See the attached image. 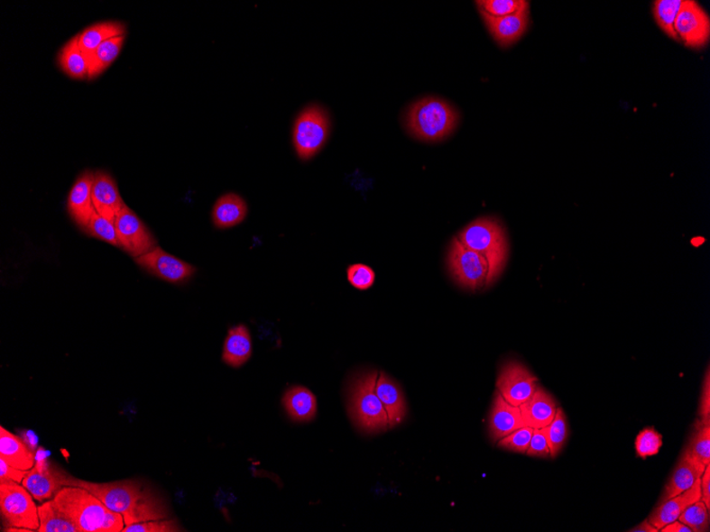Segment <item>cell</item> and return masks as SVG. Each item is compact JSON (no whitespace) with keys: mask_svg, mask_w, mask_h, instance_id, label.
I'll use <instances>...</instances> for the list:
<instances>
[{"mask_svg":"<svg viewBox=\"0 0 710 532\" xmlns=\"http://www.w3.org/2000/svg\"><path fill=\"white\" fill-rule=\"evenodd\" d=\"M53 500L79 532H122L124 527L122 514L110 510L86 489L63 487Z\"/></svg>","mask_w":710,"mask_h":532,"instance_id":"obj_1","label":"cell"},{"mask_svg":"<svg viewBox=\"0 0 710 532\" xmlns=\"http://www.w3.org/2000/svg\"><path fill=\"white\" fill-rule=\"evenodd\" d=\"M456 237L465 246L487 260L488 289L503 274L509 259L510 243L503 225L494 217H480L465 226Z\"/></svg>","mask_w":710,"mask_h":532,"instance_id":"obj_2","label":"cell"},{"mask_svg":"<svg viewBox=\"0 0 710 532\" xmlns=\"http://www.w3.org/2000/svg\"><path fill=\"white\" fill-rule=\"evenodd\" d=\"M459 123L456 107L438 97H426L410 106L405 127L415 139L437 142L455 133Z\"/></svg>","mask_w":710,"mask_h":532,"instance_id":"obj_3","label":"cell"},{"mask_svg":"<svg viewBox=\"0 0 710 532\" xmlns=\"http://www.w3.org/2000/svg\"><path fill=\"white\" fill-rule=\"evenodd\" d=\"M63 487H79L88 490L110 510L121 513L124 519V526L134 524L142 507L151 498L152 493L143 488V483L135 480L97 483L78 480L65 473L62 481Z\"/></svg>","mask_w":710,"mask_h":532,"instance_id":"obj_4","label":"cell"},{"mask_svg":"<svg viewBox=\"0 0 710 532\" xmlns=\"http://www.w3.org/2000/svg\"><path fill=\"white\" fill-rule=\"evenodd\" d=\"M379 371L369 370L352 379L349 387V414L355 426L366 434H379L390 429L389 417L375 393Z\"/></svg>","mask_w":710,"mask_h":532,"instance_id":"obj_5","label":"cell"},{"mask_svg":"<svg viewBox=\"0 0 710 532\" xmlns=\"http://www.w3.org/2000/svg\"><path fill=\"white\" fill-rule=\"evenodd\" d=\"M330 117L324 107L311 105L297 116L292 128V145L297 157L309 161L326 145L330 135Z\"/></svg>","mask_w":710,"mask_h":532,"instance_id":"obj_6","label":"cell"},{"mask_svg":"<svg viewBox=\"0 0 710 532\" xmlns=\"http://www.w3.org/2000/svg\"><path fill=\"white\" fill-rule=\"evenodd\" d=\"M447 271L463 289L479 291L487 289L489 265L484 256L465 246L453 237L447 251Z\"/></svg>","mask_w":710,"mask_h":532,"instance_id":"obj_7","label":"cell"},{"mask_svg":"<svg viewBox=\"0 0 710 532\" xmlns=\"http://www.w3.org/2000/svg\"><path fill=\"white\" fill-rule=\"evenodd\" d=\"M28 490L14 481L0 482V512L3 521L10 529L39 530L41 523L39 507Z\"/></svg>","mask_w":710,"mask_h":532,"instance_id":"obj_8","label":"cell"},{"mask_svg":"<svg viewBox=\"0 0 710 532\" xmlns=\"http://www.w3.org/2000/svg\"><path fill=\"white\" fill-rule=\"evenodd\" d=\"M115 224L119 246L134 259L158 247L157 239L152 233L127 206L117 214Z\"/></svg>","mask_w":710,"mask_h":532,"instance_id":"obj_9","label":"cell"},{"mask_svg":"<svg viewBox=\"0 0 710 532\" xmlns=\"http://www.w3.org/2000/svg\"><path fill=\"white\" fill-rule=\"evenodd\" d=\"M539 379L523 363L511 361L499 371L497 390L506 402L519 406L533 396Z\"/></svg>","mask_w":710,"mask_h":532,"instance_id":"obj_10","label":"cell"},{"mask_svg":"<svg viewBox=\"0 0 710 532\" xmlns=\"http://www.w3.org/2000/svg\"><path fill=\"white\" fill-rule=\"evenodd\" d=\"M674 29L686 46L701 50L710 40V17L696 0H684Z\"/></svg>","mask_w":710,"mask_h":532,"instance_id":"obj_11","label":"cell"},{"mask_svg":"<svg viewBox=\"0 0 710 532\" xmlns=\"http://www.w3.org/2000/svg\"><path fill=\"white\" fill-rule=\"evenodd\" d=\"M137 265L144 269L152 276L165 280L167 283L182 285L188 283L196 273V267L178 257L165 252L162 248H154L151 252L137 257Z\"/></svg>","mask_w":710,"mask_h":532,"instance_id":"obj_12","label":"cell"},{"mask_svg":"<svg viewBox=\"0 0 710 532\" xmlns=\"http://www.w3.org/2000/svg\"><path fill=\"white\" fill-rule=\"evenodd\" d=\"M483 21L496 43L503 48L517 43L530 25V8L517 12L515 14L496 17L480 11Z\"/></svg>","mask_w":710,"mask_h":532,"instance_id":"obj_13","label":"cell"},{"mask_svg":"<svg viewBox=\"0 0 710 532\" xmlns=\"http://www.w3.org/2000/svg\"><path fill=\"white\" fill-rule=\"evenodd\" d=\"M95 172L86 170L81 173L71 188L68 199V211L70 217L83 230L97 215L93 205V183Z\"/></svg>","mask_w":710,"mask_h":532,"instance_id":"obj_14","label":"cell"},{"mask_svg":"<svg viewBox=\"0 0 710 532\" xmlns=\"http://www.w3.org/2000/svg\"><path fill=\"white\" fill-rule=\"evenodd\" d=\"M65 472L50 463H38L27 472L22 485L25 487L38 501L50 500L55 498L60 489L63 488L62 481Z\"/></svg>","mask_w":710,"mask_h":532,"instance_id":"obj_15","label":"cell"},{"mask_svg":"<svg viewBox=\"0 0 710 532\" xmlns=\"http://www.w3.org/2000/svg\"><path fill=\"white\" fill-rule=\"evenodd\" d=\"M93 205L100 216L115 223L117 214L124 207L115 179L104 170L95 172L93 183Z\"/></svg>","mask_w":710,"mask_h":532,"instance_id":"obj_16","label":"cell"},{"mask_svg":"<svg viewBox=\"0 0 710 532\" xmlns=\"http://www.w3.org/2000/svg\"><path fill=\"white\" fill-rule=\"evenodd\" d=\"M524 426L521 408L506 402L497 391L488 418V433L493 442H498Z\"/></svg>","mask_w":710,"mask_h":532,"instance_id":"obj_17","label":"cell"},{"mask_svg":"<svg viewBox=\"0 0 710 532\" xmlns=\"http://www.w3.org/2000/svg\"><path fill=\"white\" fill-rule=\"evenodd\" d=\"M706 466L692 456L688 448L686 447L681 458L678 460L676 470H674L669 482L665 487L664 493L661 494L659 504L674 498V496L687 491L700 480Z\"/></svg>","mask_w":710,"mask_h":532,"instance_id":"obj_18","label":"cell"},{"mask_svg":"<svg viewBox=\"0 0 710 532\" xmlns=\"http://www.w3.org/2000/svg\"><path fill=\"white\" fill-rule=\"evenodd\" d=\"M374 390L386 410L390 429L401 424L407 417L408 405L398 382L385 372H379Z\"/></svg>","mask_w":710,"mask_h":532,"instance_id":"obj_19","label":"cell"},{"mask_svg":"<svg viewBox=\"0 0 710 532\" xmlns=\"http://www.w3.org/2000/svg\"><path fill=\"white\" fill-rule=\"evenodd\" d=\"M524 426L534 429L550 426L558 411L557 400L544 388L537 386L532 397L519 406Z\"/></svg>","mask_w":710,"mask_h":532,"instance_id":"obj_20","label":"cell"},{"mask_svg":"<svg viewBox=\"0 0 710 532\" xmlns=\"http://www.w3.org/2000/svg\"><path fill=\"white\" fill-rule=\"evenodd\" d=\"M700 482L701 478L687 491L659 504L649 517V522L660 530L666 525L677 521L686 508L701 500Z\"/></svg>","mask_w":710,"mask_h":532,"instance_id":"obj_21","label":"cell"},{"mask_svg":"<svg viewBox=\"0 0 710 532\" xmlns=\"http://www.w3.org/2000/svg\"><path fill=\"white\" fill-rule=\"evenodd\" d=\"M253 352V338L248 327L240 325L230 328L224 344L223 362L232 368H241L252 358Z\"/></svg>","mask_w":710,"mask_h":532,"instance_id":"obj_22","label":"cell"},{"mask_svg":"<svg viewBox=\"0 0 710 532\" xmlns=\"http://www.w3.org/2000/svg\"><path fill=\"white\" fill-rule=\"evenodd\" d=\"M248 206L240 195L225 194L215 202L212 220L217 229H230L241 225L246 219Z\"/></svg>","mask_w":710,"mask_h":532,"instance_id":"obj_23","label":"cell"},{"mask_svg":"<svg viewBox=\"0 0 710 532\" xmlns=\"http://www.w3.org/2000/svg\"><path fill=\"white\" fill-rule=\"evenodd\" d=\"M282 403L292 421L304 423L314 420L318 414L315 394L302 386H292L284 393Z\"/></svg>","mask_w":710,"mask_h":532,"instance_id":"obj_24","label":"cell"},{"mask_svg":"<svg viewBox=\"0 0 710 532\" xmlns=\"http://www.w3.org/2000/svg\"><path fill=\"white\" fill-rule=\"evenodd\" d=\"M0 458L14 468L30 471L35 465V454L20 437L0 427Z\"/></svg>","mask_w":710,"mask_h":532,"instance_id":"obj_25","label":"cell"},{"mask_svg":"<svg viewBox=\"0 0 710 532\" xmlns=\"http://www.w3.org/2000/svg\"><path fill=\"white\" fill-rule=\"evenodd\" d=\"M126 35V26L121 22L109 21L94 23L78 34L81 50L88 57L105 41Z\"/></svg>","mask_w":710,"mask_h":532,"instance_id":"obj_26","label":"cell"},{"mask_svg":"<svg viewBox=\"0 0 710 532\" xmlns=\"http://www.w3.org/2000/svg\"><path fill=\"white\" fill-rule=\"evenodd\" d=\"M58 64L63 73L74 80H88L89 63L79 46L78 34L71 38L58 53Z\"/></svg>","mask_w":710,"mask_h":532,"instance_id":"obj_27","label":"cell"},{"mask_svg":"<svg viewBox=\"0 0 710 532\" xmlns=\"http://www.w3.org/2000/svg\"><path fill=\"white\" fill-rule=\"evenodd\" d=\"M126 35L105 41L88 58L89 69L88 80L97 79L101 74L115 63L122 51Z\"/></svg>","mask_w":710,"mask_h":532,"instance_id":"obj_28","label":"cell"},{"mask_svg":"<svg viewBox=\"0 0 710 532\" xmlns=\"http://www.w3.org/2000/svg\"><path fill=\"white\" fill-rule=\"evenodd\" d=\"M40 532H79L77 526L60 509L55 500L39 507Z\"/></svg>","mask_w":710,"mask_h":532,"instance_id":"obj_29","label":"cell"},{"mask_svg":"<svg viewBox=\"0 0 710 532\" xmlns=\"http://www.w3.org/2000/svg\"><path fill=\"white\" fill-rule=\"evenodd\" d=\"M684 0H656L653 3V16L659 27L668 37L678 41L674 23L681 10Z\"/></svg>","mask_w":710,"mask_h":532,"instance_id":"obj_30","label":"cell"},{"mask_svg":"<svg viewBox=\"0 0 710 532\" xmlns=\"http://www.w3.org/2000/svg\"><path fill=\"white\" fill-rule=\"evenodd\" d=\"M546 436L550 448V457L555 458L563 451L568 439V423L563 408H558L550 426L546 427Z\"/></svg>","mask_w":710,"mask_h":532,"instance_id":"obj_31","label":"cell"},{"mask_svg":"<svg viewBox=\"0 0 710 532\" xmlns=\"http://www.w3.org/2000/svg\"><path fill=\"white\" fill-rule=\"evenodd\" d=\"M687 448L701 463L705 466L710 464V423L696 421Z\"/></svg>","mask_w":710,"mask_h":532,"instance_id":"obj_32","label":"cell"},{"mask_svg":"<svg viewBox=\"0 0 710 532\" xmlns=\"http://www.w3.org/2000/svg\"><path fill=\"white\" fill-rule=\"evenodd\" d=\"M678 519L688 526L692 532H706L710 528L709 509L701 500L686 508Z\"/></svg>","mask_w":710,"mask_h":532,"instance_id":"obj_33","label":"cell"},{"mask_svg":"<svg viewBox=\"0 0 710 532\" xmlns=\"http://www.w3.org/2000/svg\"><path fill=\"white\" fill-rule=\"evenodd\" d=\"M475 4L479 11L496 17L515 14L530 8V3L526 0H477Z\"/></svg>","mask_w":710,"mask_h":532,"instance_id":"obj_34","label":"cell"},{"mask_svg":"<svg viewBox=\"0 0 710 532\" xmlns=\"http://www.w3.org/2000/svg\"><path fill=\"white\" fill-rule=\"evenodd\" d=\"M88 235L99 239L105 243L112 244V246L121 248L119 246L118 238L116 234L115 224L113 221L106 219L100 215L97 214L89 221L85 229Z\"/></svg>","mask_w":710,"mask_h":532,"instance_id":"obj_35","label":"cell"},{"mask_svg":"<svg viewBox=\"0 0 710 532\" xmlns=\"http://www.w3.org/2000/svg\"><path fill=\"white\" fill-rule=\"evenodd\" d=\"M661 446L662 436L654 428L643 429L635 441L637 456L642 459L658 455Z\"/></svg>","mask_w":710,"mask_h":532,"instance_id":"obj_36","label":"cell"},{"mask_svg":"<svg viewBox=\"0 0 710 532\" xmlns=\"http://www.w3.org/2000/svg\"><path fill=\"white\" fill-rule=\"evenodd\" d=\"M533 432L534 428L532 427H523L519 428L514 433L498 441V446L512 453L526 454L530 439H532Z\"/></svg>","mask_w":710,"mask_h":532,"instance_id":"obj_37","label":"cell"},{"mask_svg":"<svg viewBox=\"0 0 710 532\" xmlns=\"http://www.w3.org/2000/svg\"><path fill=\"white\" fill-rule=\"evenodd\" d=\"M348 282L357 290H368L375 282V272L365 264H354L347 269Z\"/></svg>","mask_w":710,"mask_h":532,"instance_id":"obj_38","label":"cell"},{"mask_svg":"<svg viewBox=\"0 0 710 532\" xmlns=\"http://www.w3.org/2000/svg\"><path fill=\"white\" fill-rule=\"evenodd\" d=\"M183 531L176 519L165 518L124 526L122 532H176Z\"/></svg>","mask_w":710,"mask_h":532,"instance_id":"obj_39","label":"cell"},{"mask_svg":"<svg viewBox=\"0 0 710 532\" xmlns=\"http://www.w3.org/2000/svg\"><path fill=\"white\" fill-rule=\"evenodd\" d=\"M530 457L547 458L550 457V448H549L546 427L534 429L532 439L527 451Z\"/></svg>","mask_w":710,"mask_h":532,"instance_id":"obj_40","label":"cell"},{"mask_svg":"<svg viewBox=\"0 0 710 532\" xmlns=\"http://www.w3.org/2000/svg\"><path fill=\"white\" fill-rule=\"evenodd\" d=\"M27 472L16 469L0 458V482L14 481L21 483L25 478Z\"/></svg>","mask_w":710,"mask_h":532,"instance_id":"obj_41","label":"cell"},{"mask_svg":"<svg viewBox=\"0 0 710 532\" xmlns=\"http://www.w3.org/2000/svg\"><path fill=\"white\" fill-rule=\"evenodd\" d=\"M700 420L705 423H710V375L707 370L705 381L703 384V391L700 404Z\"/></svg>","mask_w":710,"mask_h":532,"instance_id":"obj_42","label":"cell"},{"mask_svg":"<svg viewBox=\"0 0 710 532\" xmlns=\"http://www.w3.org/2000/svg\"><path fill=\"white\" fill-rule=\"evenodd\" d=\"M701 500L710 510V464L706 466L701 476Z\"/></svg>","mask_w":710,"mask_h":532,"instance_id":"obj_43","label":"cell"},{"mask_svg":"<svg viewBox=\"0 0 710 532\" xmlns=\"http://www.w3.org/2000/svg\"><path fill=\"white\" fill-rule=\"evenodd\" d=\"M659 531L661 532H692L688 526H686L682 522H679L678 519L674 521L670 524L662 527Z\"/></svg>","mask_w":710,"mask_h":532,"instance_id":"obj_44","label":"cell"},{"mask_svg":"<svg viewBox=\"0 0 710 532\" xmlns=\"http://www.w3.org/2000/svg\"><path fill=\"white\" fill-rule=\"evenodd\" d=\"M631 532H659V530L655 527L651 523L647 521L642 522L641 525L636 526V527L632 528L629 530Z\"/></svg>","mask_w":710,"mask_h":532,"instance_id":"obj_45","label":"cell"}]
</instances>
